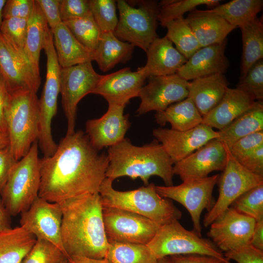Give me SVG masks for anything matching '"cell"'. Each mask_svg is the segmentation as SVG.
Here are the masks:
<instances>
[{
    "mask_svg": "<svg viewBox=\"0 0 263 263\" xmlns=\"http://www.w3.org/2000/svg\"><path fill=\"white\" fill-rule=\"evenodd\" d=\"M9 148L15 160L29 151L38 136V99L29 90L9 93L5 114Z\"/></svg>",
    "mask_w": 263,
    "mask_h": 263,
    "instance_id": "5b68a950",
    "label": "cell"
},
{
    "mask_svg": "<svg viewBox=\"0 0 263 263\" xmlns=\"http://www.w3.org/2000/svg\"><path fill=\"white\" fill-rule=\"evenodd\" d=\"M63 22L84 47L92 53L95 50L102 32L93 15Z\"/></svg>",
    "mask_w": 263,
    "mask_h": 263,
    "instance_id": "74e56055",
    "label": "cell"
},
{
    "mask_svg": "<svg viewBox=\"0 0 263 263\" xmlns=\"http://www.w3.org/2000/svg\"><path fill=\"white\" fill-rule=\"evenodd\" d=\"M125 106L108 104L107 112L100 118L86 122V134L92 146L98 151L114 146L125 138L131 123L124 114Z\"/></svg>",
    "mask_w": 263,
    "mask_h": 263,
    "instance_id": "44dd1931",
    "label": "cell"
},
{
    "mask_svg": "<svg viewBox=\"0 0 263 263\" xmlns=\"http://www.w3.org/2000/svg\"><path fill=\"white\" fill-rule=\"evenodd\" d=\"M155 121L162 126L169 123L171 129L184 131L202 124L203 116L189 97L169 106L165 110L156 112Z\"/></svg>",
    "mask_w": 263,
    "mask_h": 263,
    "instance_id": "1f68e13d",
    "label": "cell"
},
{
    "mask_svg": "<svg viewBox=\"0 0 263 263\" xmlns=\"http://www.w3.org/2000/svg\"><path fill=\"white\" fill-rule=\"evenodd\" d=\"M226 160L225 145L217 138L213 139L174 164L173 174L179 176L183 181L205 178L212 171H223Z\"/></svg>",
    "mask_w": 263,
    "mask_h": 263,
    "instance_id": "d6986e66",
    "label": "cell"
},
{
    "mask_svg": "<svg viewBox=\"0 0 263 263\" xmlns=\"http://www.w3.org/2000/svg\"><path fill=\"white\" fill-rule=\"evenodd\" d=\"M17 161L14 158L9 147L0 149V193Z\"/></svg>",
    "mask_w": 263,
    "mask_h": 263,
    "instance_id": "f907efd6",
    "label": "cell"
},
{
    "mask_svg": "<svg viewBox=\"0 0 263 263\" xmlns=\"http://www.w3.org/2000/svg\"><path fill=\"white\" fill-rule=\"evenodd\" d=\"M70 263H109L106 259L97 260L84 257H71L68 258Z\"/></svg>",
    "mask_w": 263,
    "mask_h": 263,
    "instance_id": "9f6ffc18",
    "label": "cell"
},
{
    "mask_svg": "<svg viewBox=\"0 0 263 263\" xmlns=\"http://www.w3.org/2000/svg\"><path fill=\"white\" fill-rule=\"evenodd\" d=\"M60 263H69L68 259H65L62 261H61Z\"/></svg>",
    "mask_w": 263,
    "mask_h": 263,
    "instance_id": "94428289",
    "label": "cell"
},
{
    "mask_svg": "<svg viewBox=\"0 0 263 263\" xmlns=\"http://www.w3.org/2000/svg\"><path fill=\"white\" fill-rule=\"evenodd\" d=\"M89 1L93 17L101 32H113L118 21L116 1L114 0Z\"/></svg>",
    "mask_w": 263,
    "mask_h": 263,
    "instance_id": "ab89813d",
    "label": "cell"
},
{
    "mask_svg": "<svg viewBox=\"0 0 263 263\" xmlns=\"http://www.w3.org/2000/svg\"><path fill=\"white\" fill-rule=\"evenodd\" d=\"M134 47L119 39L113 32L102 33L97 46L92 53V60L96 62L102 71L107 72L131 59Z\"/></svg>",
    "mask_w": 263,
    "mask_h": 263,
    "instance_id": "4316f807",
    "label": "cell"
},
{
    "mask_svg": "<svg viewBox=\"0 0 263 263\" xmlns=\"http://www.w3.org/2000/svg\"><path fill=\"white\" fill-rule=\"evenodd\" d=\"M102 207L105 231L109 242L147 245L160 226L150 219L132 212Z\"/></svg>",
    "mask_w": 263,
    "mask_h": 263,
    "instance_id": "4fadbf2b",
    "label": "cell"
},
{
    "mask_svg": "<svg viewBox=\"0 0 263 263\" xmlns=\"http://www.w3.org/2000/svg\"><path fill=\"white\" fill-rule=\"evenodd\" d=\"M20 214L21 226L33 234L37 239L53 244L66 255L61 234L62 213L58 203L51 202L38 196Z\"/></svg>",
    "mask_w": 263,
    "mask_h": 263,
    "instance_id": "5bb4252c",
    "label": "cell"
},
{
    "mask_svg": "<svg viewBox=\"0 0 263 263\" xmlns=\"http://www.w3.org/2000/svg\"><path fill=\"white\" fill-rule=\"evenodd\" d=\"M66 255L56 245L42 239H37L21 263H60Z\"/></svg>",
    "mask_w": 263,
    "mask_h": 263,
    "instance_id": "b9f144b4",
    "label": "cell"
},
{
    "mask_svg": "<svg viewBox=\"0 0 263 263\" xmlns=\"http://www.w3.org/2000/svg\"><path fill=\"white\" fill-rule=\"evenodd\" d=\"M186 19L201 47L223 43L236 28L210 10L195 9Z\"/></svg>",
    "mask_w": 263,
    "mask_h": 263,
    "instance_id": "cb8c5ba5",
    "label": "cell"
},
{
    "mask_svg": "<svg viewBox=\"0 0 263 263\" xmlns=\"http://www.w3.org/2000/svg\"><path fill=\"white\" fill-rule=\"evenodd\" d=\"M36 240L21 226L0 231V263H21Z\"/></svg>",
    "mask_w": 263,
    "mask_h": 263,
    "instance_id": "4dcf8cb0",
    "label": "cell"
},
{
    "mask_svg": "<svg viewBox=\"0 0 263 263\" xmlns=\"http://www.w3.org/2000/svg\"><path fill=\"white\" fill-rule=\"evenodd\" d=\"M109 165L106 178L113 181L128 176L141 179L145 185L152 176L160 177L166 186L173 185V163L162 145L156 139L142 146L133 145L124 138L108 148Z\"/></svg>",
    "mask_w": 263,
    "mask_h": 263,
    "instance_id": "3957f363",
    "label": "cell"
},
{
    "mask_svg": "<svg viewBox=\"0 0 263 263\" xmlns=\"http://www.w3.org/2000/svg\"><path fill=\"white\" fill-rule=\"evenodd\" d=\"M256 220L230 207L210 225L207 236L225 252L250 244Z\"/></svg>",
    "mask_w": 263,
    "mask_h": 263,
    "instance_id": "2e32d148",
    "label": "cell"
},
{
    "mask_svg": "<svg viewBox=\"0 0 263 263\" xmlns=\"http://www.w3.org/2000/svg\"><path fill=\"white\" fill-rule=\"evenodd\" d=\"M157 260L175 255L200 254L224 259L222 251L209 240L184 228L178 220L160 225L147 244Z\"/></svg>",
    "mask_w": 263,
    "mask_h": 263,
    "instance_id": "ba28073f",
    "label": "cell"
},
{
    "mask_svg": "<svg viewBox=\"0 0 263 263\" xmlns=\"http://www.w3.org/2000/svg\"><path fill=\"white\" fill-rule=\"evenodd\" d=\"M230 207L256 221L263 220V184L243 194Z\"/></svg>",
    "mask_w": 263,
    "mask_h": 263,
    "instance_id": "f35d334b",
    "label": "cell"
},
{
    "mask_svg": "<svg viewBox=\"0 0 263 263\" xmlns=\"http://www.w3.org/2000/svg\"><path fill=\"white\" fill-rule=\"evenodd\" d=\"M43 49L47 57L46 80L38 99V144L45 152L56 146L51 129L52 121L57 113V98L60 91L61 67L58 63L50 29L47 34Z\"/></svg>",
    "mask_w": 263,
    "mask_h": 263,
    "instance_id": "9c48e42d",
    "label": "cell"
},
{
    "mask_svg": "<svg viewBox=\"0 0 263 263\" xmlns=\"http://www.w3.org/2000/svg\"><path fill=\"white\" fill-rule=\"evenodd\" d=\"M165 27L167 29L166 36L187 60L201 48L186 18L171 21Z\"/></svg>",
    "mask_w": 263,
    "mask_h": 263,
    "instance_id": "d590c367",
    "label": "cell"
},
{
    "mask_svg": "<svg viewBox=\"0 0 263 263\" xmlns=\"http://www.w3.org/2000/svg\"><path fill=\"white\" fill-rule=\"evenodd\" d=\"M9 141L8 135L0 132V149L9 147Z\"/></svg>",
    "mask_w": 263,
    "mask_h": 263,
    "instance_id": "6f0895ef",
    "label": "cell"
},
{
    "mask_svg": "<svg viewBox=\"0 0 263 263\" xmlns=\"http://www.w3.org/2000/svg\"><path fill=\"white\" fill-rule=\"evenodd\" d=\"M113 182L106 178L100 187L99 194L102 207L132 212L150 219L160 226L181 218V211L170 199L158 194L154 184L122 191L115 189Z\"/></svg>",
    "mask_w": 263,
    "mask_h": 263,
    "instance_id": "277c9868",
    "label": "cell"
},
{
    "mask_svg": "<svg viewBox=\"0 0 263 263\" xmlns=\"http://www.w3.org/2000/svg\"><path fill=\"white\" fill-rule=\"evenodd\" d=\"M0 75L9 93L29 90L37 93L40 84L25 56L18 53L0 32Z\"/></svg>",
    "mask_w": 263,
    "mask_h": 263,
    "instance_id": "ac0fdd59",
    "label": "cell"
},
{
    "mask_svg": "<svg viewBox=\"0 0 263 263\" xmlns=\"http://www.w3.org/2000/svg\"><path fill=\"white\" fill-rule=\"evenodd\" d=\"M119 17L113 34L119 39L137 46L145 52L157 38L159 6L156 0L138 1L135 7L129 2L117 0Z\"/></svg>",
    "mask_w": 263,
    "mask_h": 263,
    "instance_id": "52a82bcc",
    "label": "cell"
},
{
    "mask_svg": "<svg viewBox=\"0 0 263 263\" xmlns=\"http://www.w3.org/2000/svg\"><path fill=\"white\" fill-rule=\"evenodd\" d=\"M9 96V93L0 75V132L7 135L5 114Z\"/></svg>",
    "mask_w": 263,
    "mask_h": 263,
    "instance_id": "f5cc1de1",
    "label": "cell"
},
{
    "mask_svg": "<svg viewBox=\"0 0 263 263\" xmlns=\"http://www.w3.org/2000/svg\"></svg>",
    "mask_w": 263,
    "mask_h": 263,
    "instance_id": "6125c7cd",
    "label": "cell"
},
{
    "mask_svg": "<svg viewBox=\"0 0 263 263\" xmlns=\"http://www.w3.org/2000/svg\"><path fill=\"white\" fill-rule=\"evenodd\" d=\"M140 89L138 96L141 103L137 110L138 115L150 111L161 112L170 105L188 97V81L176 74L153 76Z\"/></svg>",
    "mask_w": 263,
    "mask_h": 263,
    "instance_id": "9a60e30c",
    "label": "cell"
},
{
    "mask_svg": "<svg viewBox=\"0 0 263 263\" xmlns=\"http://www.w3.org/2000/svg\"><path fill=\"white\" fill-rule=\"evenodd\" d=\"M169 258L174 263H231L227 258L222 259L200 254L175 255Z\"/></svg>",
    "mask_w": 263,
    "mask_h": 263,
    "instance_id": "816d5d0a",
    "label": "cell"
},
{
    "mask_svg": "<svg viewBox=\"0 0 263 263\" xmlns=\"http://www.w3.org/2000/svg\"><path fill=\"white\" fill-rule=\"evenodd\" d=\"M263 7V0H233L210 10L232 26L240 28L257 17Z\"/></svg>",
    "mask_w": 263,
    "mask_h": 263,
    "instance_id": "836d02e7",
    "label": "cell"
},
{
    "mask_svg": "<svg viewBox=\"0 0 263 263\" xmlns=\"http://www.w3.org/2000/svg\"><path fill=\"white\" fill-rule=\"evenodd\" d=\"M261 146H263V131L252 133L240 138L228 148L231 154L237 159Z\"/></svg>",
    "mask_w": 263,
    "mask_h": 263,
    "instance_id": "f6af8a7d",
    "label": "cell"
},
{
    "mask_svg": "<svg viewBox=\"0 0 263 263\" xmlns=\"http://www.w3.org/2000/svg\"><path fill=\"white\" fill-rule=\"evenodd\" d=\"M225 146L227 160L217 182L219 196L212 208L205 215L203 220L205 227L209 226L243 194L263 184V177L256 175L244 168L231 154L228 147Z\"/></svg>",
    "mask_w": 263,
    "mask_h": 263,
    "instance_id": "30bf717a",
    "label": "cell"
},
{
    "mask_svg": "<svg viewBox=\"0 0 263 263\" xmlns=\"http://www.w3.org/2000/svg\"><path fill=\"white\" fill-rule=\"evenodd\" d=\"M240 28L243 45L241 76H243L254 64L263 59V21L256 17Z\"/></svg>",
    "mask_w": 263,
    "mask_h": 263,
    "instance_id": "d6a6232c",
    "label": "cell"
},
{
    "mask_svg": "<svg viewBox=\"0 0 263 263\" xmlns=\"http://www.w3.org/2000/svg\"><path fill=\"white\" fill-rule=\"evenodd\" d=\"M106 257L109 263H157L151 250L146 244L109 242Z\"/></svg>",
    "mask_w": 263,
    "mask_h": 263,
    "instance_id": "e575fe53",
    "label": "cell"
},
{
    "mask_svg": "<svg viewBox=\"0 0 263 263\" xmlns=\"http://www.w3.org/2000/svg\"><path fill=\"white\" fill-rule=\"evenodd\" d=\"M224 256L237 263H263V251L250 244L226 252Z\"/></svg>",
    "mask_w": 263,
    "mask_h": 263,
    "instance_id": "bcb514c9",
    "label": "cell"
},
{
    "mask_svg": "<svg viewBox=\"0 0 263 263\" xmlns=\"http://www.w3.org/2000/svg\"><path fill=\"white\" fill-rule=\"evenodd\" d=\"M34 6V0H8L3 10V20L10 18L29 19Z\"/></svg>",
    "mask_w": 263,
    "mask_h": 263,
    "instance_id": "7dc6e473",
    "label": "cell"
},
{
    "mask_svg": "<svg viewBox=\"0 0 263 263\" xmlns=\"http://www.w3.org/2000/svg\"><path fill=\"white\" fill-rule=\"evenodd\" d=\"M50 28L36 0L28 20L24 53L34 71L39 75V60Z\"/></svg>",
    "mask_w": 263,
    "mask_h": 263,
    "instance_id": "f546056e",
    "label": "cell"
},
{
    "mask_svg": "<svg viewBox=\"0 0 263 263\" xmlns=\"http://www.w3.org/2000/svg\"><path fill=\"white\" fill-rule=\"evenodd\" d=\"M227 39L221 44L201 47L179 69L176 74L186 81L224 74L229 66L225 52Z\"/></svg>",
    "mask_w": 263,
    "mask_h": 263,
    "instance_id": "7402d4cb",
    "label": "cell"
},
{
    "mask_svg": "<svg viewBox=\"0 0 263 263\" xmlns=\"http://www.w3.org/2000/svg\"><path fill=\"white\" fill-rule=\"evenodd\" d=\"M219 177V175L216 174L188 179L177 186H155V188L161 197L173 200L187 209L193 223V230L202 236L201 215L205 209L209 211L214 204L212 191Z\"/></svg>",
    "mask_w": 263,
    "mask_h": 263,
    "instance_id": "8fae6325",
    "label": "cell"
},
{
    "mask_svg": "<svg viewBox=\"0 0 263 263\" xmlns=\"http://www.w3.org/2000/svg\"><path fill=\"white\" fill-rule=\"evenodd\" d=\"M40 161L37 141L13 167L0 193L2 202L10 216L25 211L38 197Z\"/></svg>",
    "mask_w": 263,
    "mask_h": 263,
    "instance_id": "8992f818",
    "label": "cell"
},
{
    "mask_svg": "<svg viewBox=\"0 0 263 263\" xmlns=\"http://www.w3.org/2000/svg\"><path fill=\"white\" fill-rule=\"evenodd\" d=\"M62 22L92 15L89 0H60Z\"/></svg>",
    "mask_w": 263,
    "mask_h": 263,
    "instance_id": "ee69618b",
    "label": "cell"
},
{
    "mask_svg": "<svg viewBox=\"0 0 263 263\" xmlns=\"http://www.w3.org/2000/svg\"><path fill=\"white\" fill-rule=\"evenodd\" d=\"M51 31L61 68L92 61V53L75 38L63 22Z\"/></svg>",
    "mask_w": 263,
    "mask_h": 263,
    "instance_id": "83f0119b",
    "label": "cell"
},
{
    "mask_svg": "<svg viewBox=\"0 0 263 263\" xmlns=\"http://www.w3.org/2000/svg\"><path fill=\"white\" fill-rule=\"evenodd\" d=\"M263 131V101H256L249 109L218 131V140L230 148L247 135Z\"/></svg>",
    "mask_w": 263,
    "mask_h": 263,
    "instance_id": "f1b7e54d",
    "label": "cell"
},
{
    "mask_svg": "<svg viewBox=\"0 0 263 263\" xmlns=\"http://www.w3.org/2000/svg\"><path fill=\"white\" fill-rule=\"evenodd\" d=\"M58 203L62 213L61 240L67 259H106L109 243L99 194H86Z\"/></svg>",
    "mask_w": 263,
    "mask_h": 263,
    "instance_id": "7a4b0ae2",
    "label": "cell"
},
{
    "mask_svg": "<svg viewBox=\"0 0 263 263\" xmlns=\"http://www.w3.org/2000/svg\"><path fill=\"white\" fill-rule=\"evenodd\" d=\"M157 263H174L170 259L169 257H166L161 259L158 260Z\"/></svg>",
    "mask_w": 263,
    "mask_h": 263,
    "instance_id": "91938a15",
    "label": "cell"
},
{
    "mask_svg": "<svg viewBox=\"0 0 263 263\" xmlns=\"http://www.w3.org/2000/svg\"><path fill=\"white\" fill-rule=\"evenodd\" d=\"M108 165L107 154L99 153L83 131L66 134L52 155L40 159L38 196L60 203L99 193Z\"/></svg>",
    "mask_w": 263,
    "mask_h": 263,
    "instance_id": "6da1fadb",
    "label": "cell"
},
{
    "mask_svg": "<svg viewBox=\"0 0 263 263\" xmlns=\"http://www.w3.org/2000/svg\"><path fill=\"white\" fill-rule=\"evenodd\" d=\"M28 20L21 18L3 19L0 28V32L8 43L18 53L25 57L24 48Z\"/></svg>",
    "mask_w": 263,
    "mask_h": 263,
    "instance_id": "60d3db41",
    "label": "cell"
},
{
    "mask_svg": "<svg viewBox=\"0 0 263 263\" xmlns=\"http://www.w3.org/2000/svg\"><path fill=\"white\" fill-rule=\"evenodd\" d=\"M101 75L94 71L92 61L61 68L60 93L67 122V135L75 132L79 102L87 94L92 93Z\"/></svg>",
    "mask_w": 263,
    "mask_h": 263,
    "instance_id": "7c38bea8",
    "label": "cell"
},
{
    "mask_svg": "<svg viewBox=\"0 0 263 263\" xmlns=\"http://www.w3.org/2000/svg\"><path fill=\"white\" fill-rule=\"evenodd\" d=\"M250 244L263 251V220L256 222L250 240Z\"/></svg>",
    "mask_w": 263,
    "mask_h": 263,
    "instance_id": "db71d44e",
    "label": "cell"
},
{
    "mask_svg": "<svg viewBox=\"0 0 263 263\" xmlns=\"http://www.w3.org/2000/svg\"><path fill=\"white\" fill-rule=\"evenodd\" d=\"M219 0H163L158 2V20L165 25L172 20L183 18L187 12H192L201 5L215 7L220 4Z\"/></svg>",
    "mask_w": 263,
    "mask_h": 263,
    "instance_id": "8d00e7d4",
    "label": "cell"
},
{
    "mask_svg": "<svg viewBox=\"0 0 263 263\" xmlns=\"http://www.w3.org/2000/svg\"><path fill=\"white\" fill-rule=\"evenodd\" d=\"M152 134L162 145L173 164L183 160L210 140L219 137L218 131L204 124L184 131L158 128L153 130Z\"/></svg>",
    "mask_w": 263,
    "mask_h": 263,
    "instance_id": "e0dca14e",
    "label": "cell"
},
{
    "mask_svg": "<svg viewBox=\"0 0 263 263\" xmlns=\"http://www.w3.org/2000/svg\"><path fill=\"white\" fill-rule=\"evenodd\" d=\"M6 0H0V28L3 21V10Z\"/></svg>",
    "mask_w": 263,
    "mask_h": 263,
    "instance_id": "680465c9",
    "label": "cell"
},
{
    "mask_svg": "<svg viewBox=\"0 0 263 263\" xmlns=\"http://www.w3.org/2000/svg\"><path fill=\"white\" fill-rule=\"evenodd\" d=\"M255 101L237 88H228L220 102L203 117L202 124L221 130L250 108Z\"/></svg>",
    "mask_w": 263,
    "mask_h": 263,
    "instance_id": "d4e9b609",
    "label": "cell"
},
{
    "mask_svg": "<svg viewBox=\"0 0 263 263\" xmlns=\"http://www.w3.org/2000/svg\"><path fill=\"white\" fill-rule=\"evenodd\" d=\"M236 88L255 101H263V59L256 62L244 75L240 76Z\"/></svg>",
    "mask_w": 263,
    "mask_h": 263,
    "instance_id": "7bdbcfd3",
    "label": "cell"
},
{
    "mask_svg": "<svg viewBox=\"0 0 263 263\" xmlns=\"http://www.w3.org/2000/svg\"><path fill=\"white\" fill-rule=\"evenodd\" d=\"M9 217L0 198V232L11 227Z\"/></svg>",
    "mask_w": 263,
    "mask_h": 263,
    "instance_id": "11a10c76",
    "label": "cell"
},
{
    "mask_svg": "<svg viewBox=\"0 0 263 263\" xmlns=\"http://www.w3.org/2000/svg\"><path fill=\"white\" fill-rule=\"evenodd\" d=\"M236 160L250 172L263 177V146Z\"/></svg>",
    "mask_w": 263,
    "mask_h": 263,
    "instance_id": "c3c4849f",
    "label": "cell"
},
{
    "mask_svg": "<svg viewBox=\"0 0 263 263\" xmlns=\"http://www.w3.org/2000/svg\"><path fill=\"white\" fill-rule=\"evenodd\" d=\"M147 78L142 67L138 68L136 71L126 67L101 75L92 94L102 96L108 104L126 106L131 99L138 96Z\"/></svg>",
    "mask_w": 263,
    "mask_h": 263,
    "instance_id": "ffe728a7",
    "label": "cell"
},
{
    "mask_svg": "<svg viewBox=\"0 0 263 263\" xmlns=\"http://www.w3.org/2000/svg\"><path fill=\"white\" fill-rule=\"evenodd\" d=\"M146 53L147 62L142 67L148 78L175 74L187 61L166 36L155 38Z\"/></svg>",
    "mask_w": 263,
    "mask_h": 263,
    "instance_id": "603a6c76",
    "label": "cell"
},
{
    "mask_svg": "<svg viewBox=\"0 0 263 263\" xmlns=\"http://www.w3.org/2000/svg\"><path fill=\"white\" fill-rule=\"evenodd\" d=\"M39 5L48 26L53 30L62 22L59 10L60 0H36Z\"/></svg>",
    "mask_w": 263,
    "mask_h": 263,
    "instance_id": "681fc988",
    "label": "cell"
},
{
    "mask_svg": "<svg viewBox=\"0 0 263 263\" xmlns=\"http://www.w3.org/2000/svg\"><path fill=\"white\" fill-rule=\"evenodd\" d=\"M229 82L224 74L196 78L188 82V97L203 117L221 100Z\"/></svg>",
    "mask_w": 263,
    "mask_h": 263,
    "instance_id": "484cf974",
    "label": "cell"
}]
</instances>
